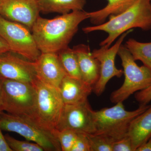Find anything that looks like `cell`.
I'll return each mask as SVG.
<instances>
[{
	"mask_svg": "<svg viewBox=\"0 0 151 151\" xmlns=\"http://www.w3.org/2000/svg\"><path fill=\"white\" fill-rule=\"evenodd\" d=\"M89 19L88 12L73 11L52 19L39 16L31 32L41 53L55 52L68 47L78 30L79 24Z\"/></svg>",
	"mask_w": 151,
	"mask_h": 151,
	"instance_id": "1",
	"label": "cell"
},
{
	"mask_svg": "<svg viewBox=\"0 0 151 151\" xmlns=\"http://www.w3.org/2000/svg\"><path fill=\"white\" fill-rule=\"evenodd\" d=\"M108 21L101 24L83 28L85 33L105 32L108 37L100 44L109 47L117 38L133 28L143 30L151 29V0H137L129 8L122 13L110 17Z\"/></svg>",
	"mask_w": 151,
	"mask_h": 151,
	"instance_id": "2",
	"label": "cell"
},
{
	"mask_svg": "<svg viewBox=\"0 0 151 151\" xmlns=\"http://www.w3.org/2000/svg\"><path fill=\"white\" fill-rule=\"evenodd\" d=\"M140 105L132 111H127L123 102H119L111 108L94 111L95 132L114 143L127 137L132 121L151 106Z\"/></svg>",
	"mask_w": 151,
	"mask_h": 151,
	"instance_id": "3",
	"label": "cell"
},
{
	"mask_svg": "<svg viewBox=\"0 0 151 151\" xmlns=\"http://www.w3.org/2000/svg\"><path fill=\"white\" fill-rule=\"evenodd\" d=\"M0 126L3 130L17 133L27 140L36 143L44 151H61L59 141L53 132L31 118L3 112L0 114Z\"/></svg>",
	"mask_w": 151,
	"mask_h": 151,
	"instance_id": "4",
	"label": "cell"
},
{
	"mask_svg": "<svg viewBox=\"0 0 151 151\" xmlns=\"http://www.w3.org/2000/svg\"><path fill=\"white\" fill-rule=\"evenodd\" d=\"M118 55L122 60L124 75L122 86L113 91L110 96L112 103L124 102L134 93L142 91L151 85V69L143 65L139 66L125 45H122Z\"/></svg>",
	"mask_w": 151,
	"mask_h": 151,
	"instance_id": "5",
	"label": "cell"
},
{
	"mask_svg": "<svg viewBox=\"0 0 151 151\" xmlns=\"http://www.w3.org/2000/svg\"><path fill=\"white\" fill-rule=\"evenodd\" d=\"M1 78L3 110L35 120L36 91L31 83Z\"/></svg>",
	"mask_w": 151,
	"mask_h": 151,
	"instance_id": "6",
	"label": "cell"
},
{
	"mask_svg": "<svg viewBox=\"0 0 151 151\" xmlns=\"http://www.w3.org/2000/svg\"><path fill=\"white\" fill-rule=\"evenodd\" d=\"M33 84L37 94L35 121L52 132L56 129L64 105L59 90L37 78Z\"/></svg>",
	"mask_w": 151,
	"mask_h": 151,
	"instance_id": "7",
	"label": "cell"
},
{
	"mask_svg": "<svg viewBox=\"0 0 151 151\" xmlns=\"http://www.w3.org/2000/svg\"><path fill=\"white\" fill-rule=\"evenodd\" d=\"M31 31L25 26L0 15V35L5 40L10 51L35 62L41 52Z\"/></svg>",
	"mask_w": 151,
	"mask_h": 151,
	"instance_id": "8",
	"label": "cell"
},
{
	"mask_svg": "<svg viewBox=\"0 0 151 151\" xmlns=\"http://www.w3.org/2000/svg\"><path fill=\"white\" fill-rule=\"evenodd\" d=\"M56 129L71 130L78 133L94 134V111L88 100L74 104H64Z\"/></svg>",
	"mask_w": 151,
	"mask_h": 151,
	"instance_id": "9",
	"label": "cell"
},
{
	"mask_svg": "<svg viewBox=\"0 0 151 151\" xmlns=\"http://www.w3.org/2000/svg\"><path fill=\"white\" fill-rule=\"evenodd\" d=\"M132 31L130 30L123 33L111 47L101 46L100 48L94 50L92 52L93 56L99 61L100 64V77L93 86V92L97 96L103 94L106 85L111 78L114 77L120 78L124 74L123 70L118 69L116 67L115 59L124 39Z\"/></svg>",
	"mask_w": 151,
	"mask_h": 151,
	"instance_id": "10",
	"label": "cell"
},
{
	"mask_svg": "<svg viewBox=\"0 0 151 151\" xmlns=\"http://www.w3.org/2000/svg\"><path fill=\"white\" fill-rule=\"evenodd\" d=\"M10 52L0 55V77L33 84L37 78L34 62Z\"/></svg>",
	"mask_w": 151,
	"mask_h": 151,
	"instance_id": "11",
	"label": "cell"
},
{
	"mask_svg": "<svg viewBox=\"0 0 151 151\" xmlns=\"http://www.w3.org/2000/svg\"><path fill=\"white\" fill-rule=\"evenodd\" d=\"M40 12L36 0H0V15L31 31Z\"/></svg>",
	"mask_w": 151,
	"mask_h": 151,
	"instance_id": "12",
	"label": "cell"
},
{
	"mask_svg": "<svg viewBox=\"0 0 151 151\" xmlns=\"http://www.w3.org/2000/svg\"><path fill=\"white\" fill-rule=\"evenodd\" d=\"M34 63L38 79L58 89L63 78L67 75L57 53H41Z\"/></svg>",
	"mask_w": 151,
	"mask_h": 151,
	"instance_id": "13",
	"label": "cell"
},
{
	"mask_svg": "<svg viewBox=\"0 0 151 151\" xmlns=\"http://www.w3.org/2000/svg\"><path fill=\"white\" fill-rule=\"evenodd\" d=\"M58 89L64 104H74L88 100L93 92V86L81 79L66 75Z\"/></svg>",
	"mask_w": 151,
	"mask_h": 151,
	"instance_id": "14",
	"label": "cell"
},
{
	"mask_svg": "<svg viewBox=\"0 0 151 151\" xmlns=\"http://www.w3.org/2000/svg\"><path fill=\"white\" fill-rule=\"evenodd\" d=\"M73 48L78 57L81 80L94 86L100 77V62L93 56L88 45H78Z\"/></svg>",
	"mask_w": 151,
	"mask_h": 151,
	"instance_id": "15",
	"label": "cell"
},
{
	"mask_svg": "<svg viewBox=\"0 0 151 151\" xmlns=\"http://www.w3.org/2000/svg\"><path fill=\"white\" fill-rule=\"evenodd\" d=\"M127 136L134 151L151 137V105L130 124Z\"/></svg>",
	"mask_w": 151,
	"mask_h": 151,
	"instance_id": "16",
	"label": "cell"
},
{
	"mask_svg": "<svg viewBox=\"0 0 151 151\" xmlns=\"http://www.w3.org/2000/svg\"><path fill=\"white\" fill-rule=\"evenodd\" d=\"M107 4L99 10L88 12L89 19L94 25L101 24L107 18L119 15L129 8L137 0H106Z\"/></svg>",
	"mask_w": 151,
	"mask_h": 151,
	"instance_id": "17",
	"label": "cell"
},
{
	"mask_svg": "<svg viewBox=\"0 0 151 151\" xmlns=\"http://www.w3.org/2000/svg\"><path fill=\"white\" fill-rule=\"evenodd\" d=\"M40 12L58 13L61 14L83 10L86 0H36Z\"/></svg>",
	"mask_w": 151,
	"mask_h": 151,
	"instance_id": "18",
	"label": "cell"
},
{
	"mask_svg": "<svg viewBox=\"0 0 151 151\" xmlns=\"http://www.w3.org/2000/svg\"><path fill=\"white\" fill-rule=\"evenodd\" d=\"M57 54L66 75L72 78L81 79L78 57L73 49L68 46L58 52Z\"/></svg>",
	"mask_w": 151,
	"mask_h": 151,
	"instance_id": "19",
	"label": "cell"
},
{
	"mask_svg": "<svg viewBox=\"0 0 151 151\" xmlns=\"http://www.w3.org/2000/svg\"><path fill=\"white\" fill-rule=\"evenodd\" d=\"M125 46L135 60H140L143 65L151 69V42H141L130 38Z\"/></svg>",
	"mask_w": 151,
	"mask_h": 151,
	"instance_id": "20",
	"label": "cell"
},
{
	"mask_svg": "<svg viewBox=\"0 0 151 151\" xmlns=\"http://www.w3.org/2000/svg\"><path fill=\"white\" fill-rule=\"evenodd\" d=\"M52 132L59 141L61 151H71L77 139L78 133L73 130L59 131L56 129L53 130Z\"/></svg>",
	"mask_w": 151,
	"mask_h": 151,
	"instance_id": "21",
	"label": "cell"
},
{
	"mask_svg": "<svg viewBox=\"0 0 151 151\" xmlns=\"http://www.w3.org/2000/svg\"><path fill=\"white\" fill-rule=\"evenodd\" d=\"M9 146L13 151H43V149L34 143L18 140L9 134L5 136Z\"/></svg>",
	"mask_w": 151,
	"mask_h": 151,
	"instance_id": "22",
	"label": "cell"
},
{
	"mask_svg": "<svg viewBox=\"0 0 151 151\" xmlns=\"http://www.w3.org/2000/svg\"><path fill=\"white\" fill-rule=\"evenodd\" d=\"M91 151H113V143L95 134H88Z\"/></svg>",
	"mask_w": 151,
	"mask_h": 151,
	"instance_id": "23",
	"label": "cell"
},
{
	"mask_svg": "<svg viewBox=\"0 0 151 151\" xmlns=\"http://www.w3.org/2000/svg\"><path fill=\"white\" fill-rule=\"evenodd\" d=\"M71 151H91L88 134L78 133Z\"/></svg>",
	"mask_w": 151,
	"mask_h": 151,
	"instance_id": "24",
	"label": "cell"
},
{
	"mask_svg": "<svg viewBox=\"0 0 151 151\" xmlns=\"http://www.w3.org/2000/svg\"><path fill=\"white\" fill-rule=\"evenodd\" d=\"M113 151H134L128 136L113 143Z\"/></svg>",
	"mask_w": 151,
	"mask_h": 151,
	"instance_id": "25",
	"label": "cell"
},
{
	"mask_svg": "<svg viewBox=\"0 0 151 151\" xmlns=\"http://www.w3.org/2000/svg\"><path fill=\"white\" fill-rule=\"evenodd\" d=\"M135 98L140 105H147L151 101V85L146 89L135 93Z\"/></svg>",
	"mask_w": 151,
	"mask_h": 151,
	"instance_id": "26",
	"label": "cell"
},
{
	"mask_svg": "<svg viewBox=\"0 0 151 151\" xmlns=\"http://www.w3.org/2000/svg\"><path fill=\"white\" fill-rule=\"evenodd\" d=\"M2 130L0 126V151H13L6 140L5 137L3 135Z\"/></svg>",
	"mask_w": 151,
	"mask_h": 151,
	"instance_id": "27",
	"label": "cell"
},
{
	"mask_svg": "<svg viewBox=\"0 0 151 151\" xmlns=\"http://www.w3.org/2000/svg\"><path fill=\"white\" fill-rule=\"evenodd\" d=\"M9 51H10V50L7 44L1 36L0 35V55Z\"/></svg>",
	"mask_w": 151,
	"mask_h": 151,
	"instance_id": "28",
	"label": "cell"
},
{
	"mask_svg": "<svg viewBox=\"0 0 151 151\" xmlns=\"http://www.w3.org/2000/svg\"><path fill=\"white\" fill-rule=\"evenodd\" d=\"M136 151H151V137L145 142L138 147Z\"/></svg>",
	"mask_w": 151,
	"mask_h": 151,
	"instance_id": "29",
	"label": "cell"
},
{
	"mask_svg": "<svg viewBox=\"0 0 151 151\" xmlns=\"http://www.w3.org/2000/svg\"><path fill=\"white\" fill-rule=\"evenodd\" d=\"M4 112L3 110V91L1 80L0 77V113Z\"/></svg>",
	"mask_w": 151,
	"mask_h": 151,
	"instance_id": "30",
	"label": "cell"
},
{
	"mask_svg": "<svg viewBox=\"0 0 151 151\" xmlns=\"http://www.w3.org/2000/svg\"><path fill=\"white\" fill-rule=\"evenodd\" d=\"M1 113H0V114H1Z\"/></svg>",
	"mask_w": 151,
	"mask_h": 151,
	"instance_id": "31",
	"label": "cell"
}]
</instances>
